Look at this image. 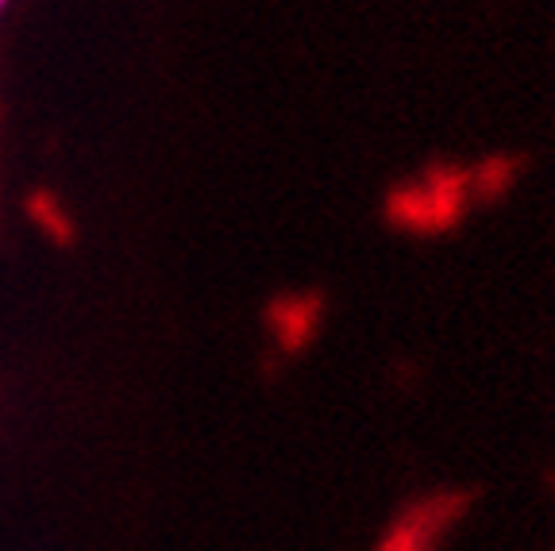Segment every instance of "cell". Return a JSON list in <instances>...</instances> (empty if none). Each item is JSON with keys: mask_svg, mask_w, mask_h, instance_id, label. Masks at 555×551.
Listing matches in <instances>:
<instances>
[{"mask_svg": "<svg viewBox=\"0 0 555 551\" xmlns=\"http://www.w3.org/2000/svg\"><path fill=\"white\" fill-rule=\"evenodd\" d=\"M470 205V170L451 163L428 166L421 178L405 181L386 197L390 225L413 235H436L455 228Z\"/></svg>", "mask_w": 555, "mask_h": 551, "instance_id": "1", "label": "cell"}, {"mask_svg": "<svg viewBox=\"0 0 555 551\" xmlns=\"http://www.w3.org/2000/svg\"><path fill=\"white\" fill-rule=\"evenodd\" d=\"M467 505H470L467 494H433V498L413 501V505L401 509V517L390 525V536L382 540V548H390V551L433 548V543L467 513Z\"/></svg>", "mask_w": 555, "mask_h": 551, "instance_id": "2", "label": "cell"}, {"mask_svg": "<svg viewBox=\"0 0 555 551\" xmlns=\"http://www.w3.org/2000/svg\"><path fill=\"white\" fill-rule=\"evenodd\" d=\"M517 174H520V158H513V155L482 158V163L470 170V190H475L478 197L494 201V197H502V193H509Z\"/></svg>", "mask_w": 555, "mask_h": 551, "instance_id": "3", "label": "cell"}, {"mask_svg": "<svg viewBox=\"0 0 555 551\" xmlns=\"http://www.w3.org/2000/svg\"><path fill=\"white\" fill-rule=\"evenodd\" d=\"M282 324H286V332L294 339H305L312 332V324H317V305H289L286 309V320H282Z\"/></svg>", "mask_w": 555, "mask_h": 551, "instance_id": "4", "label": "cell"}]
</instances>
